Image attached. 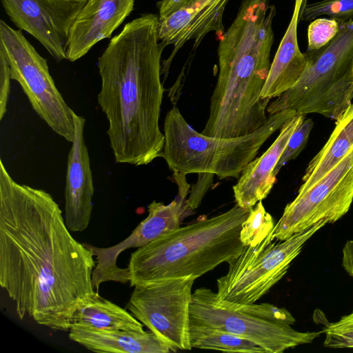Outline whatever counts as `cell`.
<instances>
[{
    "label": "cell",
    "mask_w": 353,
    "mask_h": 353,
    "mask_svg": "<svg viewBox=\"0 0 353 353\" xmlns=\"http://www.w3.org/2000/svg\"><path fill=\"white\" fill-rule=\"evenodd\" d=\"M94 255L68 228L48 192L15 181L0 161V285L26 316L69 331L96 291Z\"/></svg>",
    "instance_id": "6da1fadb"
},
{
    "label": "cell",
    "mask_w": 353,
    "mask_h": 353,
    "mask_svg": "<svg viewBox=\"0 0 353 353\" xmlns=\"http://www.w3.org/2000/svg\"><path fill=\"white\" fill-rule=\"evenodd\" d=\"M159 24L153 13L129 21L98 58V103L108 120L107 134L119 163L148 165L161 157L164 146L159 127L164 88Z\"/></svg>",
    "instance_id": "7a4b0ae2"
},
{
    "label": "cell",
    "mask_w": 353,
    "mask_h": 353,
    "mask_svg": "<svg viewBox=\"0 0 353 353\" xmlns=\"http://www.w3.org/2000/svg\"><path fill=\"white\" fill-rule=\"evenodd\" d=\"M276 13L269 0L243 1L219 39V74L202 134L242 137L266 122L270 99H262L261 92L271 65Z\"/></svg>",
    "instance_id": "3957f363"
},
{
    "label": "cell",
    "mask_w": 353,
    "mask_h": 353,
    "mask_svg": "<svg viewBox=\"0 0 353 353\" xmlns=\"http://www.w3.org/2000/svg\"><path fill=\"white\" fill-rule=\"evenodd\" d=\"M250 210L236 203L224 213L180 226L137 248L127 267L130 286L186 276L196 279L228 263L245 248L240 231Z\"/></svg>",
    "instance_id": "277c9868"
},
{
    "label": "cell",
    "mask_w": 353,
    "mask_h": 353,
    "mask_svg": "<svg viewBox=\"0 0 353 353\" xmlns=\"http://www.w3.org/2000/svg\"><path fill=\"white\" fill-rule=\"evenodd\" d=\"M296 114L293 110H284L269 115L266 122L252 133L221 138L198 132L174 106L165 118V143L161 157L174 173L238 179L268 139Z\"/></svg>",
    "instance_id": "5b68a950"
},
{
    "label": "cell",
    "mask_w": 353,
    "mask_h": 353,
    "mask_svg": "<svg viewBox=\"0 0 353 353\" xmlns=\"http://www.w3.org/2000/svg\"><path fill=\"white\" fill-rule=\"evenodd\" d=\"M336 36L305 54L306 65L297 83L268 103L269 115L290 109L336 120L353 99V18L339 21Z\"/></svg>",
    "instance_id": "8992f818"
},
{
    "label": "cell",
    "mask_w": 353,
    "mask_h": 353,
    "mask_svg": "<svg viewBox=\"0 0 353 353\" xmlns=\"http://www.w3.org/2000/svg\"><path fill=\"white\" fill-rule=\"evenodd\" d=\"M296 320L286 309L273 304H242L220 298L207 288L192 293L190 323L225 331L249 340L266 353H281L309 344L322 332H301L292 325Z\"/></svg>",
    "instance_id": "52a82bcc"
},
{
    "label": "cell",
    "mask_w": 353,
    "mask_h": 353,
    "mask_svg": "<svg viewBox=\"0 0 353 353\" xmlns=\"http://www.w3.org/2000/svg\"><path fill=\"white\" fill-rule=\"evenodd\" d=\"M327 224L320 221L286 240L274 241V229L255 246H245L228 263V272L216 281L223 299L252 304L266 294L287 273L306 242Z\"/></svg>",
    "instance_id": "ba28073f"
},
{
    "label": "cell",
    "mask_w": 353,
    "mask_h": 353,
    "mask_svg": "<svg viewBox=\"0 0 353 353\" xmlns=\"http://www.w3.org/2000/svg\"><path fill=\"white\" fill-rule=\"evenodd\" d=\"M0 52L6 57L12 80L19 83L39 117L68 142L74 139L73 110L52 79L46 59L26 38L22 31L0 21Z\"/></svg>",
    "instance_id": "9c48e42d"
},
{
    "label": "cell",
    "mask_w": 353,
    "mask_h": 353,
    "mask_svg": "<svg viewBox=\"0 0 353 353\" xmlns=\"http://www.w3.org/2000/svg\"><path fill=\"white\" fill-rule=\"evenodd\" d=\"M191 276L165 279L134 286L128 310L150 332L170 346L190 350Z\"/></svg>",
    "instance_id": "30bf717a"
},
{
    "label": "cell",
    "mask_w": 353,
    "mask_h": 353,
    "mask_svg": "<svg viewBox=\"0 0 353 353\" xmlns=\"http://www.w3.org/2000/svg\"><path fill=\"white\" fill-rule=\"evenodd\" d=\"M353 202V146L315 184L285 206L274 228L277 241H284L313 225L333 223L342 218Z\"/></svg>",
    "instance_id": "8fae6325"
},
{
    "label": "cell",
    "mask_w": 353,
    "mask_h": 353,
    "mask_svg": "<svg viewBox=\"0 0 353 353\" xmlns=\"http://www.w3.org/2000/svg\"><path fill=\"white\" fill-rule=\"evenodd\" d=\"M88 0H1L19 30L37 39L58 62L67 58L72 28Z\"/></svg>",
    "instance_id": "7c38bea8"
},
{
    "label": "cell",
    "mask_w": 353,
    "mask_h": 353,
    "mask_svg": "<svg viewBox=\"0 0 353 353\" xmlns=\"http://www.w3.org/2000/svg\"><path fill=\"white\" fill-rule=\"evenodd\" d=\"M179 192L169 204L153 201L148 207V215L121 242L108 248H99L88 243L95 257L94 276L101 281H119L125 269L117 265L121 253L129 248H139L155 241L180 227L187 210V195L190 185L185 178L176 181Z\"/></svg>",
    "instance_id": "4fadbf2b"
},
{
    "label": "cell",
    "mask_w": 353,
    "mask_h": 353,
    "mask_svg": "<svg viewBox=\"0 0 353 353\" xmlns=\"http://www.w3.org/2000/svg\"><path fill=\"white\" fill-rule=\"evenodd\" d=\"M229 0H193L166 17L159 19V38L164 48L172 46L173 50L163 70H168L176 52L189 41L196 49L203 38L214 32L219 39L224 33L223 13Z\"/></svg>",
    "instance_id": "5bb4252c"
},
{
    "label": "cell",
    "mask_w": 353,
    "mask_h": 353,
    "mask_svg": "<svg viewBox=\"0 0 353 353\" xmlns=\"http://www.w3.org/2000/svg\"><path fill=\"white\" fill-rule=\"evenodd\" d=\"M74 139L68 156L64 219L70 232H83L90 224L94 183L84 139L85 119L74 111Z\"/></svg>",
    "instance_id": "9a60e30c"
},
{
    "label": "cell",
    "mask_w": 353,
    "mask_h": 353,
    "mask_svg": "<svg viewBox=\"0 0 353 353\" xmlns=\"http://www.w3.org/2000/svg\"><path fill=\"white\" fill-rule=\"evenodd\" d=\"M135 0H88L70 31L66 59L74 62L110 38L134 10Z\"/></svg>",
    "instance_id": "2e32d148"
},
{
    "label": "cell",
    "mask_w": 353,
    "mask_h": 353,
    "mask_svg": "<svg viewBox=\"0 0 353 353\" xmlns=\"http://www.w3.org/2000/svg\"><path fill=\"white\" fill-rule=\"evenodd\" d=\"M304 118L305 115L297 114L288 119L270 148L245 167L232 188L236 203L240 207L250 210L269 194L276 181L274 168L291 135Z\"/></svg>",
    "instance_id": "e0dca14e"
},
{
    "label": "cell",
    "mask_w": 353,
    "mask_h": 353,
    "mask_svg": "<svg viewBox=\"0 0 353 353\" xmlns=\"http://www.w3.org/2000/svg\"><path fill=\"white\" fill-rule=\"evenodd\" d=\"M68 336L70 340L95 352H173L152 332L101 330L74 325L69 330Z\"/></svg>",
    "instance_id": "ac0fdd59"
},
{
    "label": "cell",
    "mask_w": 353,
    "mask_h": 353,
    "mask_svg": "<svg viewBox=\"0 0 353 353\" xmlns=\"http://www.w3.org/2000/svg\"><path fill=\"white\" fill-rule=\"evenodd\" d=\"M301 7L294 6L292 16L271 63L261 92L262 99L276 98L292 88L301 78L306 65L300 50L297 25Z\"/></svg>",
    "instance_id": "d6986e66"
},
{
    "label": "cell",
    "mask_w": 353,
    "mask_h": 353,
    "mask_svg": "<svg viewBox=\"0 0 353 353\" xmlns=\"http://www.w3.org/2000/svg\"><path fill=\"white\" fill-rule=\"evenodd\" d=\"M353 146V103L336 120L321 150L309 162L298 194L306 191L333 168Z\"/></svg>",
    "instance_id": "ffe728a7"
},
{
    "label": "cell",
    "mask_w": 353,
    "mask_h": 353,
    "mask_svg": "<svg viewBox=\"0 0 353 353\" xmlns=\"http://www.w3.org/2000/svg\"><path fill=\"white\" fill-rule=\"evenodd\" d=\"M74 325L101 330L145 331L143 324L130 312L102 297L97 292L76 310L72 317Z\"/></svg>",
    "instance_id": "44dd1931"
},
{
    "label": "cell",
    "mask_w": 353,
    "mask_h": 353,
    "mask_svg": "<svg viewBox=\"0 0 353 353\" xmlns=\"http://www.w3.org/2000/svg\"><path fill=\"white\" fill-rule=\"evenodd\" d=\"M189 339L192 348L216 350L231 352L266 353L256 343L237 335L190 323Z\"/></svg>",
    "instance_id": "7402d4cb"
},
{
    "label": "cell",
    "mask_w": 353,
    "mask_h": 353,
    "mask_svg": "<svg viewBox=\"0 0 353 353\" xmlns=\"http://www.w3.org/2000/svg\"><path fill=\"white\" fill-rule=\"evenodd\" d=\"M272 216L265 210L262 201L252 209L241 225L240 239L245 246H255L274 229Z\"/></svg>",
    "instance_id": "603a6c76"
},
{
    "label": "cell",
    "mask_w": 353,
    "mask_h": 353,
    "mask_svg": "<svg viewBox=\"0 0 353 353\" xmlns=\"http://www.w3.org/2000/svg\"><path fill=\"white\" fill-rule=\"evenodd\" d=\"M327 16L338 21L353 18V0H321L306 3L301 10L299 21H310Z\"/></svg>",
    "instance_id": "cb8c5ba5"
},
{
    "label": "cell",
    "mask_w": 353,
    "mask_h": 353,
    "mask_svg": "<svg viewBox=\"0 0 353 353\" xmlns=\"http://www.w3.org/2000/svg\"><path fill=\"white\" fill-rule=\"evenodd\" d=\"M324 346L330 348H353V312L339 321L327 323L322 330Z\"/></svg>",
    "instance_id": "d4e9b609"
},
{
    "label": "cell",
    "mask_w": 353,
    "mask_h": 353,
    "mask_svg": "<svg viewBox=\"0 0 353 353\" xmlns=\"http://www.w3.org/2000/svg\"><path fill=\"white\" fill-rule=\"evenodd\" d=\"M314 125L311 119L304 118L291 135L275 168L274 175L277 176L281 169L293 160L305 148Z\"/></svg>",
    "instance_id": "484cf974"
},
{
    "label": "cell",
    "mask_w": 353,
    "mask_h": 353,
    "mask_svg": "<svg viewBox=\"0 0 353 353\" xmlns=\"http://www.w3.org/2000/svg\"><path fill=\"white\" fill-rule=\"evenodd\" d=\"M339 31V23L331 18H316L307 28L308 50L319 49L330 42Z\"/></svg>",
    "instance_id": "4316f807"
},
{
    "label": "cell",
    "mask_w": 353,
    "mask_h": 353,
    "mask_svg": "<svg viewBox=\"0 0 353 353\" xmlns=\"http://www.w3.org/2000/svg\"><path fill=\"white\" fill-rule=\"evenodd\" d=\"M11 74L8 63L0 52V120L7 111V105L10 92Z\"/></svg>",
    "instance_id": "83f0119b"
},
{
    "label": "cell",
    "mask_w": 353,
    "mask_h": 353,
    "mask_svg": "<svg viewBox=\"0 0 353 353\" xmlns=\"http://www.w3.org/2000/svg\"><path fill=\"white\" fill-rule=\"evenodd\" d=\"M193 0H161L157 3L159 19H161Z\"/></svg>",
    "instance_id": "f1b7e54d"
},
{
    "label": "cell",
    "mask_w": 353,
    "mask_h": 353,
    "mask_svg": "<svg viewBox=\"0 0 353 353\" xmlns=\"http://www.w3.org/2000/svg\"><path fill=\"white\" fill-rule=\"evenodd\" d=\"M306 3V0H295L294 6H299L302 8Z\"/></svg>",
    "instance_id": "f546056e"
}]
</instances>
